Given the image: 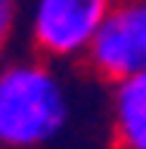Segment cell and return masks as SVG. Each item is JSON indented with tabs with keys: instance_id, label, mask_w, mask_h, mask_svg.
I'll return each mask as SVG.
<instances>
[{
	"instance_id": "cell-1",
	"label": "cell",
	"mask_w": 146,
	"mask_h": 149,
	"mask_svg": "<svg viewBox=\"0 0 146 149\" xmlns=\"http://www.w3.org/2000/svg\"><path fill=\"white\" fill-rule=\"evenodd\" d=\"M37 53H13L0 62V149H50L75 118L72 84Z\"/></svg>"
},
{
	"instance_id": "cell-2",
	"label": "cell",
	"mask_w": 146,
	"mask_h": 149,
	"mask_svg": "<svg viewBox=\"0 0 146 149\" xmlns=\"http://www.w3.org/2000/svg\"><path fill=\"white\" fill-rule=\"evenodd\" d=\"M118 0H22V37L56 65H84Z\"/></svg>"
},
{
	"instance_id": "cell-5",
	"label": "cell",
	"mask_w": 146,
	"mask_h": 149,
	"mask_svg": "<svg viewBox=\"0 0 146 149\" xmlns=\"http://www.w3.org/2000/svg\"><path fill=\"white\" fill-rule=\"evenodd\" d=\"M22 40V0H0V62L16 53Z\"/></svg>"
},
{
	"instance_id": "cell-4",
	"label": "cell",
	"mask_w": 146,
	"mask_h": 149,
	"mask_svg": "<svg viewBox=\"0 0 146 149\" xmlns=\"http://www.w3.org/2000/svg\"><path fill=\"white\" fill-rule=\"evenodd\" d=\"M106 118L112 149H146V68L109 84Z\"/></svg>"
},
{
	"instance_id": "cell-3",
	"label": "cell",
	"mask_w": 146,
	"mask_h": 149,
	"mask_svg": "<svg viewBox=\"0 0 146 149\" xmlns=\"http://www.w3.org/2000/svg\"><path fill=\"white\" fill-rule=\"evenodd\" d=\"M84 68L103 84H115L146 68V0H118L112 6Z\"/></svg>"
}]
</instances>
